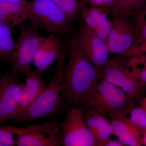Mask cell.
<instances>
[{
  "mask_svg": "<svg viewBox=\"0 0 146 146\" xmlns=\"http://www.w3.org/2000/svg\"><path fill=\"white\" fill-rule=\"evenodd\" d=\"M69 60L65 65V103L72 107L78 105L101 78L94 64L84 54L74 35L68 46Z\"/></svg>",
  "mask_w": 146,
  "mask_h": 146,
  "instance_id": "6da1fadb",
  "label": "cell"
},
{
  "mask_svg": "<svg viewBox=\"0 0 146 146\" xmlns=\"http://www.w3.org/2000/svg\"><path fill=\"white\" fill-rule=\"evenodd\" d=\"M68 50L65 48L56 62V70L49 85L16 121L32 122L56 115L63 109L66 104L64 71Z\"/></svg>",
  "mask_w": 146,
  "mask_h": 146,
  "instance_id": "7a4b0ae2",
  "label": "cell"
},
{
  "mask_svg": "<svg viewBox=\"0 0 146 146\" xmlns=\"http://www.w3.org/2000/svg\"><path fill=\"white\" fill-rule=\"evenodd\" d=\"M133 100L119 87L100 78L79 104L84 112L110 116Z\"/></svg>",
  "mask_w": 146,
  "mask_h": 146,
  "instance_id": "3957f363",
  "label": "cell"
},
{
  "mask_svg": "<svg viewBox=\"0 0 146 146\" xmlns=\"http://www.w3.org/2000/svg\"><path fill=\"white\" fill-rule=\"evenodd\" d=\"M28 19L33 29L50 34L72 32V19L63 13L52 0H33Z\"/></svg>",
  "mask_w": 146,
  "mask_h": 146,
  "instance_id": "277c9868",
  "label": "cell"
},
{
  "mask_svg": "<svg viewBox=\"0 0 146 146\" xmlns=\"http://www.w3.org/2000/svg\"><path fill=\"white\" fill-rule=\"evenodd\" d=\"M19 37L9 60L12 71L16 76H25L31 71L32 63L42 42L43 36L36 30L20 25Z\"/></svg>",
  "mask_w": 146,
  "mask_h": 146,
  "instance_id": "5b68a950",
  "label": "cell"
},
{
  "mask_svg": "<svg viewBox=\"0 0 146 146\" xmlns=\"http://www.w3.org/2000/svg\"><path fill=\"white\" fill-rule=\"evenodd\" d=\"M127 58H110L103 68L101 78L119 87L132 100L140 96L146 90V85L138 81L128 68Z\"/></svg>",
  "mask_w": 146,
  "mask_h": 146,
  "instance_id": "8992f818",
  "label": "cell"
},
{
  "mask_svg": "<svg viewBox=\"0 0 146 146\" xmlns=\"http://www.w3.org/2000/svg\"><path fill=\"white\" fill-rule=\"evenodd\" d=\"M61 146H95L94 136L86 125L83 112L79 108L72 106L63 122L58 123Z\"/></svg>",
  "mask_w": 146,
  "mask_h": 146,
  "instance_id": "52a82bcc",
  "label": "cell"
},
{
  "mask_svg": "<svg viewBox=\"0 0 146 146\" xmlns=\"http://www.w3.org/2000/svg\"><path fill=\"white\" fill-rule=\"evenodd\" d=\"M16 141L17 146H61L58 123L52 121L19 127Z\"/></svg>",
  "mask_w": 146,
  "mask_h": 146,
  "instance_id": "ba28073f",
  "label": "cell"
},
{
  "mask_svg": "<svg viewBox=\"0 0 146 146\" xmlns=\"http://www.w3.org/2000/svg\"><path fill=\"white\" fill-rule=\"evenodd\" d=\"M74 35L77 44L84 54L101 75L103 68L110 59V52L106 42L84 25H82L77 32Z\"/></svg>",
  "mask_w": 146,
  "mask_h": 146,
  "instance_id": "9c48e42d",
  "label": "cell"
},
{
  "mask_svg": "<svg viewBox=\"0 0 146 146\" xmlns=\"http://www.w3.org/2000/svg\"><path fill=\"white\" fill-rule=\"evenodd\" d=\"M16 76L12 72L0 76V125L9 120L17 107L22 83Z\"/></svg>",
  "mask_w": 146,
  "mask_h": 146,
  "instance_id": "30bf717a",
  "label": "cell"
},
{
  "mask_svg": "<svg viewBox=\"0 0 146 146\" xmlns=\"http://www.w3.org/2000/svg\"><path fill=\"white\" fill-rule=\"evenodd\" d=\"M38 70H31L25 76L26 82L21 84L17 107L9 120L17 121L46 88V85Z\"/></svg>",
  "mask_w": 146,
  "mask_h": 146,
  "instance_id": "8fae6325",
  "label": "cell"
},
{
  "mask_svg": "<svg viewBox=\"0 0 146 146\" xmlns=\"http://www.w3.org/2000/svg\"><path fill=\"white\" fill-rule=\"evenodd\" d=\"M65 48L58 35L50 34L43 37L33 60L36 70L43 73L57 62Z\"/></svg>",
  "mask_w": 146,
  "mask_h": 146,
  "instance_id": "7c38bea8",
  "label": "cell"
},
{
  "mask_svg": "<svg viewBox=\"0 0 146 146\" xmlns=\"http://www.w3.org/2000/svg\"><path fill=\"white\" fill-rule=\"evenodd\" d=\"M79 13L84 25L106 42L112 24L111 19L108 16L110 13L109 9L102 7L80 6Z\"/></svg>",
  "mask_w": 146,
  "mask_h": 146,
  "instance_id": "4fadbf2b",
  "label": "cell"
},
{
  "mask_svg": "<svg viewBox=\"0 0 146 146\" xmlns=\"http://www.w3.org/2000/svg\"><path fill=\"white\" fill-rule=\"evenodd\" d=\"M82 112L86 125L94 136L95 146H105L113 134L110 121L104 116L94 112Z\"/></svg>",
  "mask_w": 146,
  "mask_h": 146,
  "instance_id": "5bb4252c",
  "label": "cell"
},
{
  "mask_svg": "<svg viewBox=\"0 0 146 146\" xmlns=\"http://www.w3.org/2000/svg\"><path fill=\"white\" fill-rule=\"evenodd\" d=\"M113 134L124 146L143 145L145 132L132 124L119 119H111Z\"/></svg>",
  "mask_w": 146,
  "mask_h": 146,
  "instance_id": "9a60e30c",
  "label": "cell"
},
{
  "mask_svg": "<svg viewBox=\"0 0 146 146\" xmlns=\"http://www.w3.org/2000/svg\"><path fill=\"white\" fill-rule=\"evenodd\" d=\"M30 9V2L27 4L0 2V21L11 28L21 25L28 19Z\"/></svg>",
  "mask_w": 146,
  "mask_h": 146,
  "instance_id": "2e32d148",
  "label": "cell"
},
{
  "mask_svg": "<svg viewBox=\"0 0 146 146\" xmlns=\"http://www.w3.org/2000/svg\"><path fill=\"white\" fill-rule=\"evenodd\" d=\"M109 116L111 119H119L130 123L146 133V111L140 106H136L133 100Z\"/></svg>",
  "mask_w": 146,
  "mask_h": 146,
  "instance_id": "e0dca14e",
  "label": "cell"
},
{
  "mask_svg": "<svg viewBox=\"0 0 146 146\" xmlns=\"http://www.w3.org/2000/svg\"><path fill=\"white\" fill-rule=\"evenodd\" d=\"M111 15V28L107 40L108 48L110 53L124 56L121 44V31L122 14L110 13Z\"/></svg>",
  "mask_w": 146,
  "mask_h": 146,
  "instance_id": "ac0fdd59",
  "label": "cell"
},
{
  "mask_svg": "<svg viewBox=\"0 0 146 146\" xmlns=\"http://www.w3.org/2000/svg\"><path fill=\"white\" fill-rule=\"evenodd\" d=\"M12 28L0 21V60L9 59L16 43L12 36Z\"/></svg>",
  "mask_w": 146,
  "mask_h": 146,
  "instance_id": "d6986e66",
  "label": "cell"
},
{
  "mask_svg": "<svg viewBox=\"0 0 146 146\" xmlns=\"http://www.w3.org/2000/svg\"><path fill=\"white\" fill-rule=\"evenodd\" d=\"M146 3V0H114L108 9L110 13L130 17L140 10Z\"/></svg>",
  "mask_w": 146,
  "mask_h": 146,
  "instance_id": "ffe728a7",
  "label": "cell"
},
{
  "mask_svg": "<svg viewBox=\"0 0 146 146\" xmlns=\"http://www.w3.org/2000/svg\"><path fill=\"white\" fill-rule=\"evenodd\" d=\"M130 18L135 34L133 45L136 44L146 39V3Z\"/></svg>",
  "mask_w": 146,
  "mask_h": 146,
  "instance_id": "44dd1931",
  "label": "cell"
},
{
  "mask_svg": "<svg viewBox=\"0 0 146 146\" xmlns=\"http://www.w3.org/2000/svg\"><path fill=\"white\" fill-rule=\"evenodd\" d=\"M127 65L138 81L146 85V55L127 58Z\"/></svg>",
  "mask_w": 146,
  "mask_h": 146,
  "instance_id": "7402d4cb",
  "label": "cell"
},
{
  "mask_svg": "<svg viewBox=\"0 0 146 146\" xmlns=\"http://www.w3.org/2000/svg\"><path fill=\"white\" fill-rule=\"evenodd\" d=\"M19 128L13 126L0 125V146H16V139Z\"/></svg>",
  "mask_w": 146,
  "mask_h": 146,
  "instance_id": "603a6c76",
  "label": "cell"
},
{
  "mask_svg": "<svg viewBox=\"0 0 146 146\" xmlns=\"http://www.w3.org/2000/svg\"><path fill=\"white\" fill-rule=\"evenodd\" d=\"M56 4L60 10L72 20L79 13L81 5L79 0H62Z\"/></svg>",
  "mask_w": 146,
  "mask_h": 146,
  "instance_id": "cb8c5ba5",
  "label": "cell"
},
{
  "mask_svg": "<svg viewBox=\"0 0 146 146\" xmlns=\"http://www.w3.org/2000/svg\"><path fill=\"white\" fill-rule=\"evenodd\" d=\"M146 55V39L138 44H134L128 51L125 57L129 58Z\"/></svg>",
  "mask_w": 146,
  "mask_h": 146,
  "instance_id": "d4e9b609",
  "label": "cell"
},
{
  "mask_svg": "<svg viewBox=\"0 0 146 146\" xmlns=\"http://www.w3.org/2000/svg\"><path fill=\"white\" fill-rule=\"evenodd\" d=\"M106 146H123L122 143L119 141L115 140H110L108 141L105 145Z\"/></svg>",
  "mask_w": 146,
  "mask_h": 146,
  "instance_id": "484cf974",
  "label": "cell"
},
{
  "mask_svg": "<svg viewBox=\"0 0 146 146\" xmlns=\"http://www.w3.org/2000/svg\"><path fill=\"white\" fill-rule=\"evenodd\" d=\"M0 2L16 3L22 4H27L29 2L28 0H0Z\"/></svg>",
  "mask_w": 146,
  "mask_h": 146,
  "instance_id": "4316f807",
  "label": "cell"
},
{
  "mask_svg": "<svg viewBox=\"0 0 146 146\" xmlns=\"http://www.w3.org/2000/svg\"><path fill=\"white\" fill-rule=\"evenodd\" d=\"M139 106L146 111V97L141 100Z\"/></svg>",
  "mask_w": 146,
  "mask_h": 146,
  "instance_id": "83f0119b",
  "label": "cell"
},
{
  "mask_svg": "<svg viewBox=\"0 0 146 146\" xmlns=\"http://www.w3.org/2000/svg\"><path fill=\"white\" fill-rule=\"evenodd\" d=\"M143 145H146V133L144 134L143 137Z\"/></svg>",
  "mask_w": 146,
  "mask_h": 146,
  "instance_id": "f1b7e54d",
  "label": "cell"
},
{
  "mask_svg": "<svg viewBox=\"0 0 146 146\" xmlns=\"http://www.w3.org/2000/svg\"><path fill=\"white\" fill-rule=\"evenodd\" d=\"M55 3H57L59 2L60 1H62V0H52Z\"/></svg>",
  "mask_w": 146,
  "mask_h": 146,
  "instance_id": "f546056e",
  "label": "cell"
}]
</instances>
